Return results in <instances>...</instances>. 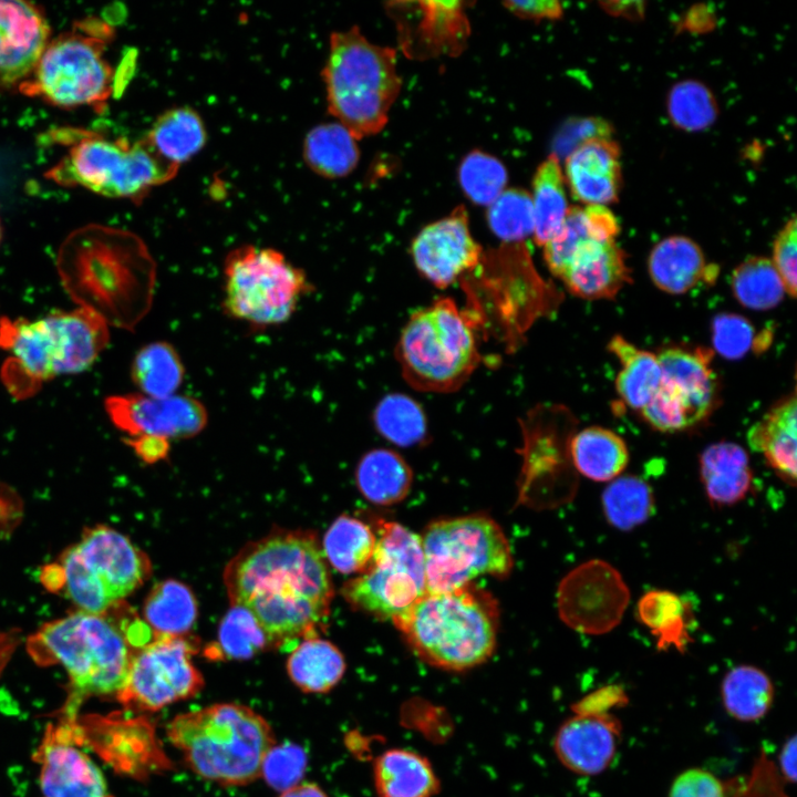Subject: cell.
I'll use <instances>...</instances> for the list:
<instances>
[{
    "mask_svg": "<svg viewBox=\"0 0 797 797\" xmlns=\"http://www.w3.org/2000/svg\"><path fill=\"white\" fill-rule=\"evenodd\" d=\"M230 605L248 609L271 648L292 650L317 635L327 619L334 590L317 536L276 529L248 542L224 570Z\"/></svg>",
    "mask_w": 797,
    "mask_h": 797,
    "instance_id": "1",
    "label": "cell"
},
{
    "mask_svg": "<svg viewBox=\"0 0 797 797\" xmlns=\"http://www.w3.org/2000/svg\"><path fill=\"white\" fill-rule=\"evenodd\" d=\"M68 294L108 325L133 331L149 312L157 265L136 234L89 224L68 235L56 256Z\"/></svg>",
    "mask_w": 797,
    "mask_h": 797,
    "instance_id": "2",
    "label": "cell"
},
{
    "mask_svg": "<svg viewBox=\"0 0 797 797\" xmlns=\"http://www.w3.org/2000/svg\"><path fill=\"white\" fill-rule=\"evenodd\" d=\"M154 638L148 625L124 601L103 612L77 611L45 623L28 641L41 665L61 664L70 680L65 705L77 707L90 696L116 694L135 653Z\"/></svg>",
    "mask_w": 797,
    "mask_h": 797,
    "instance_id": "3",
    "label": "cell"
},
{
    "mask_svg": "<svg viewBox=\"0 0 797 797\" xmlns=\"http://www.w3.org/2000/svg\"><path fill=\"white\" fill-rule=\"evenodd\" d=\"M498 623L494 597L468 584L447 592H426L394 625L423 662L463 672L493 655Z\"/></svg>",
    "mask_w": 797,
    "mask_h": 797,
    "instance_id": "4",
    "label": "cell"
},
{
    "mask_svg": "<svg viewBox=\"0 0 797 797\" xmlns=\"http://www.w3.org/2000/svg\"><path fill=\"white\" fill-rule=\"evenodd\" d=\"M167 736L195 774L221 785H246L260 777L262 760L276 744L268 722L237 703L178 714Z\"/></svg>",
    "mask_w": 797,
    "mask_h": 797,
    "instance_id": "5",
    "label": "cell"
},
{
    "mask_svg": "<svg viewBox=\"0 0 797 797\" xmlns=\"http://www.w3.org/2000/svg\"><path fill=\"white\" fill-rule=\"evenodd\" d=\"M322 77L329 112L356 139L383 130L402 86L396 51L371 43L358 27L331 34Z\"/></svg>",
    "mask_w": 797,
    "mask_h": 797,
    "instance_id": "6",
    "label": "cell"
},
{
    "mask_svg": "<svg viewBox=\"0 0 797 797\" xmlns=\"http://www.w3.org/2000/svg\"><path fill=\"white\" fill-rule=\"evenodd\" d=\"M54 135L55 142H63L68 149L44 176L63 187L77 186L105 197L139 203L178 169L161 158L145 137L131 142L72 127Z\"/></svg>",
    "mask_w": 797,
    "mask_h": 797,
    "instance_id": "7",
    "label": "cell"
},
{
    "mask_svg": "<svg viewBox=\"0 0 797 797\" xmlns=\"http://www.w3.org/2000/svg\"><path fill=\"white\" fill-rule=\"evenodd\" d=\"M114 30L87 17L51 39L31 74L17 89L53 106L101 112L115 91V70L106 58Z\"/></svg>",
    "mask_w": 797,
    "mask_h": 797,
    "instance_id": "8",
    "label": "cell"
},
{
    "mask_svg": "<svg viewBox=\"0 0 797 797\" xmlns=\"http://www.w3.org/2000/svg\"><path fill=\"white\" fill-rule=\"evenodd\" d=\"M147 555L107 526L85 530L56 563L44 567L43 584L64 591L81 611L100 613L123 601L151 576Z\"/></svg>",
    "mask_w": 797,
    "mask_h": 797,
    "instance_id": "9",
    "label": "cell"
},
{
    "mask_svg": "<svg viewBox=\"0 0 797 797\" xmlns=\"http://www.w3.org/2000/svg\"><path fill=\"white\" fill-rule=\"evenodd\" d=\"M395 354L404 379L414 389L456 391L479 364L475 320L453 299L439 298L411 314Z\"/></svg>",
    "mask_w": 797,
    "mask_h": 797,
    "instance_id": "10",
    "label": "cell"
},
{
    "mask_svg": "<svg viewBox=\"0 0 797 797\" xmlns=\"http://www.w3.org/2000/svg\"><path fill=\"white\" fill-rule=\"evenodd\" d=\"M221 288L224 314L256 332L288 322L313 290L306 271L281 251L248 244L226 255Z\"/></svg>",
    "mask_w": 797,
    "mask_h": 797,
    "instance_id": "11",
    "label": "cell"
},
{
    "mask_svg": "<svg viewBox=\"0 0 797 797\" xmlns=\"http://www.w3.org/2000/svg\"><path fill=\"white\" fill-rule=\"evenodd\" d=\"M420 537L428 593L463 588L483 575L504 578L514 567L505 532L486 515L435 520Z\"/></svg>",
    "mask_w": 797,
    "mask_h": 797,
    "instance_id": "12",
    "label": "cell"
},
{
    "mask_svg": "<svg viewBox=\"0 0 797 797\" xmlns=\"http://www.w3.org/2000/svg\"><path fill=\"white\" fill-rule=\"evenodd\" d=\"M425 593L421 537L394 521L379 524L371 565L341 588L352 609L393 624Z\"/></svg>",
    "mask_w": 797,
    "mask_h": 797,
    "instance_id": "13",
    "label": "cell"
},
{
    "mask_svg": "<svg viewBox=\"0 0 797 797\" xmlns=\"http://www.w3.org/2000/svg\"><path fill=\"white\" fill-rule=\"evenodd\" d=\"M662 379L641 410L649 425L673 433L706 418L716 406L717 381L711 368L713 351L702 346H666L658 354Z\"/></svg>",
    "mask_w": 797,
    "mask_h": 797,
    "instance_id": "14",
    "label": "cell"
},
{
    "mask_svg": "<svg viewBox=\"0 0 797 797\" xmlns=\"http://www.w3.org/2000/svg\"><path fill=\"white\" fill-rule=\"evenodd\" d=\"M197 649L187 636L153 638L135 653L116 698L126 708L153 712L197 695L204 687L192 660Z\"/></svg>",
    "mask_w": 797,
    "mask_h": 797,
    "instance_id": "15",
    "label": "cell"
},
{
    "mask_svg": "<svg viewBox=\"0 0 797 797\" xmlns=\"http://www.w3.org/2000/svg\"><path fill=\"white\" fill-rule=\"evenodd\" d=\"M630 600L621 573L601 559L588 560L572 569L559 583L558 613L569 628L600 635L622 620Z\"/></svg>",
    "mask_w": 797,
    "mask_h": 797,
    "instance_id": "16",
    "label": "cell"
},
{
    "mask_svg": "<svg viewBox=\"0 0 797 797\" xmlns=\"http://www.w3.org/2000/svg\"><path fill=\"white\" fill-rule=\"evenodd\" d=\"M105 411L125 438L151 436L170 442L190 438L208 424V411L195 396L174 394L152 397L141 393L116 394L105 398Z\"/></svg>",
    "mask_w": 797,
    "mask_h": 797,
    "instance_id": "17",
    "label": "cell"
},
{
    "mask_svg": "<svg viewBox=\"0 0 797 797\" xmlns=\"http://www.w3.org/2000/svg\"><path fill=\"white\" fill-rule=\"evenodd\" d=\"M33 758L42 797H112L101 769L76 743L69 714L48 725Z\"/></svg>",
    "mask_w": 797,
    "mask_h": 797,
    "instance_id": "18",
    "label": "cell"
},
{
    "mask_svg": "<svg viewBox=\"0 0 797 797\" xmlns=\"http://www.w3.org/2000/svg\"><path fill=\"white\" fill-rule=\"evenodd\" d=\"M411 256L420 275L441 289L474 270L483 249L470 232L465 207L425 226L412 241Z\"/></svg>",
    "mask_w": 797,
    "mask_h": 797,
    "instance_id": "19",
    "label": "cell"
},
{
    "mask_svg": "<svg viewBox=\"0 0 797 797\" xmlns=\"http://www.w3.org/2000/svg\"><path fill=\"white\" fill-rule=\"evenodd\" d=\"M0 349L11 353L1 368V379L15 398L32 396L56 376L53 341L44 318H1Z\"/></svg>",
    "mask_w": 797,
    "mask_h": 797,
    "instance_id": "20",
    "label": "cell"
},
{
    "mask_svg": "<svg viewBox=\"0 0 797 797\" xmlns=\"http://www.w3.org/2000/svg\"><path fill=\"white\" fill-rule=\"evenodd\" d=\"M621 723L609 712H575L553 737V751L569 770L582 776L603 773L613 762Z\"/></svg>",
    "mask_w": 797,
    "mask_h": 797,
    "instance_id": "21",
    "label": "cell"
},
{
    "mask_svg": "<svg viewBox=\"0 0 797 797\" xmlns=\"http://www.w3.org/2000/svg\"><path fill=\"white\" fill-rule=\"evenodd\" d=\"M50 34L48 19L37 4L0 0V86H18L31 74Z\"/></svg>",
    "mask_w": 797,
    "mask_h": 797,
    "instance_id": "22",
    "label": "cell"
},
{
    "mask_svg": "<svg viewBox=\"0 0 797 797\" xmlns=\"http://www.w3.org/2000/svg\"><path fill=\"white\" fill-rule=\"evenodd\" d=\"M76 743L99 753L115 768L134 774L145 772L147 758L158 755L149 725L118 716H84L72 720Z\"/></svg>",
    "mask_w": 797,
    "mask_h": 797,
    "instance_id": "23",
    "label": "cell"
},
{
    "mask_svg": "<svg viewBox=\"0 0 797 797\" xmlns=\"http://www.w3.org/2000/svg\"><path fill=\"white\" fill-rule=\"evenodd\" d=\"M563 175L573 198L586 206L617 201L621 186L619 145L611 137L583 143L566 157Z\"/></svg>",
    "mask_w": 797,
    "mask_h": 797,
    "instance_id": "24",
    "label": "cell"
},
{
    "mask_svg": "<svg viewBox=\"0 0 797 797\" xmlns=\"http://www.w3.org/2000/svg\"><path fill=\"white\" fill-rule=\"evenodd\" d=\"M44 320L53 341L56 375L87 370L108 343V324L91 310L53 311Z\"/></svg>",
    "mask_w": 797,
    "mask_h": 797,
    "instance_id": "25",
    "label": "cell"
},
{
    "mask_svg": "<svg viewBox=\"0 0 797 797\" xmlns=\"http://www.w3.org/2000/svg\"><path fill=\"white\" fill-rule=\"evenodd\" d=\"M559 279L579 298L612 299L631 282V270L615 239L591 241L577 251Z\"/></svg>",
    "mask_w": 797,
    "mask_h": 797,
    "instance_id": "26",
    "label": "cell"
},
{
    "mask_svg": "<svg viewBox=\"0 0 797 797\" xmlns=\"http://www.w3.org/2000/svg\"><path fill=\"white\" fill-rule=\"evenodd\" d=\"M407 9L417 17H408L416 27H401L402 45L406 54L415 58H428L441 53H458L468 35V22L463 2L425 1L406 3Z\"/></svg>",
    "mask_w": 797,
    "mask_h": 797,
    "instance_id": "27",
    "label": "cell"
},
{
    "mask_svg": "<svg viewBox=\"0 0 797 797\" xmlns=\"http://www.w3.org/2000/svg\"><path fill=\"white\" fill-rule=\"evenodd\" d=\"M648 271L662 291L682 294L701 281L713 282L717 267L708 266L700 246L684 236H671L659 241L648 259Z\"/></svg>",
    "mask_w": 797,
    "mask_h": 797,
    "instance_id": "28",
    "label": "cell"
},
{
    "mask_svg": "<svg viewBox=\"0 0 797 797\" xmlns=\"http://www.w3.org/2000/svg\"><path fill=\"white\" fill-rule=\"evenodd\" d=\"M796 394L778 401L747 434L748 444L790 486L796 485Z\"/></svg>",
    "mask_w": 797,
    "mask_h": 797,
    "instance_id": "29",
    "label": "cell"
},
{
    "mask_svg": "<svg viewBox=\"0 0 797 797\" xmlns=\"http://www.w3.org/2000/svg\"><path fill=\"white\" fill-rule=\"evenodd\" d=\"M619 222L607 206H570L560 231L544 245V258L560 278L577 251L591 241L613 240Z\"/></svg>",
    "mask_w": 797,
    "mask_h": 797,
    "instance_id": "30",
    "label": "cell"
},
{
    "mask_svg": "<svg viewBox=\"0 0 797 797\" xmlns=\"http://www.w3.org/2000/svg\"><path fill=\"white\" fill-rule=\"evenodd\" d=\"M373 782L379 797H434L441 789L431 762L407 748H390L373 763Z\"/></svg>",
    "mask_w": 797,
    "mask_h": 797,
    "instance_id": "31",
    "label": "cell"
},
{
    "mask_svg": "<svg viewBox=\"0 0 797 797\" xmlns=\"http://www.w3.org/2000/svg\"><path fill=\"white\" fill-rule=\"evenodd\" d=\"M700 475L708 499L718 506L742 500L753 479L747 453L732 442L714 443L703 451Z\"/></svg>",
    "mask_w": 797,
    "mask_h": 797,
    "instance_id": "32",
    "label": "cell"
},
{
    "mask_svg": "<svg viewBox=\"0 0 797 797\" xmlns=\"http://www.w3.org/2000/svg\"><path fill=\"white\" fill-rule=\"evenodd\" d=\"M345 660L330 641L312 635L292 648L287 659V673L292 683L306 693H325L343 677Z\"/></svg>",
    "mask_w": 797,
    "mask_h": 797,
    "instance_id": "33",
    "label": "cell"
},
{
    "mask_svg": "<svg viewBox=\"0 0 797 797\" xmlns=\"http://www.w3.org/2000/svg\"><path fill=\"white\" fill-rule=\"evenodd\" d=\"M638 620L656 638V648L684 652L694 621L691 602L669 590H651L636 605Z\"/></svg>",
    "mask_w": 797,
    "mask_h": 797,
    "instance_id": "34",
    "label": "cell"
},
{
    "mask_svg": "<svg viewBox=\"0 0 797 797\" xmlns=\"http://www.w3.org/2000/svg\"><path fill=\"white\" fill-rule=\"evenodd\" d=\"M569 454L575 469L594 482L613 480L629 463V451L623 438L600 426H589L573 435Z\"/></svg>",
    "mask_w": 797,
    "mask_h": 797,
    "instance_id": "35",
    "label": "cell"
},
{
    "mask_svg": "<svg viewBox=\"0 0 797 797\" xmlns=\"http://www.w3.org/2000/svg\"><path fill=\"white\" fill-rule=\"evenodd\" d=\"M413 474L396 452L375 448L365 453L356 465L355 482L371 503L390 506L403 500L412 485Z\"/></svg>",
    "mask_w": 797,
    "mask_h": 797,
    "instance_id": "36",
    "label": "cell"
},
{
    "mask_svg": "<svg viewBox=\"0 0 797 797\" xmlns=\"http://www.w3.org/2000/svg\"><path fill=\"white\" fill-rule=\"evenodd\" d=\"M198 615L192 589L174 579L156 583L145 599L143 617L154 638L186 636Z\"/></svg>",
    "mask_w": 797,
    "mask_h": 797,
    "instance_id": "37",
    "label": "cell"
},
{
    "mask_svg": "<svg viewBox=\"0 0 797 797\" xmlns=\"http://www.w3.org/2000/svg\"><path fill=\"white\" fill-rule=\"evenodd\" d=\"M608 348L621 363L615 389L625 405L641 411L660 387L662 372L656 354L641 350L621 335L613 337Z\"/></svg>",
    "mask_w": 797,
    "mask_h": 797,
    "instance_id": "38",
    "label": "cell"
},
{
    "mask_svg": "<svg viewBox=\"0 0 797 797\" xmlns=\"http://www.w3.org/2000/svg\"><path fill=\"white\" fill-rule=\"evenodd\" d=\"M531 204L534 240L544 246L560 231L570 209L560 159L553 154L539 165L534 175Z\"/></svg>",
    "mask_w": 797,
    "mask_h": 797,
    "instance_id": "39",
    "label": "cell"
},
{
    "mask_svg": "<svg viewBox=\"0 0 797 797\" xmlns=\"http://www.w3.org/2000/svg\"><path fill=\"white\" fill-rule=\"evenodd\" d=\"M186 369L177 349L168 341L149 342L137 350L131 364L132 382L138 393L166 397L178 393Z\"/></svg>",
    "mask_w": 797,
    "mask_h": 797,
    "instance_id": "40",
    "label": "cell"
},
{
    "mask_svg": "<svg viewBox=\"0 0 797 797\" xmlns=\"http://www.w3.org/2000/svg\"><path fill=\"white\" fill-rule=\"evenodd\" d=\"M376 534L361 519L339 516L323 536L321 549L329 566L351 575L364 572L372 562Z\"/></svg>",
    "mask_w": 797,
    "mask_h": 797,
    "instance_id": "41",
    "label": "cell"
},
{
    "mask_svg": "<svg viewBox=\"0 0 797 797\" xmlns=\"http://www.w3.org/2000/svg\"><path fill=\"white\" fill-rule=\"evenodd\" d=\"M145 139L161 158L179 167L203 148L206 131L195 111L175 107L155 121Z\"/></svg>",
    "mask_w": 797,
    "mask_h": 797,
    "instance_id": "42",
    "label": "cell"
},
{
    "mask_svg": "<svg viewBox=\"0 0 797 797\" xmlns=\"http://www.w3.org/2000/svg\"><path fill=\"white\" fill-rule=\"evenodd\" d=\"M770 677L754 665H737L722 680L721 697L726 713L739 722L763 718L774 702Z\"/></svg>",
    "mask_w": 797,
    "mask_h": 797,
    "instance_id": "43",
    "label": "cell"
},
{
    "mask_svg": "<svg viewBox=\"0 0 797 797\" xmlns=\"http://www.w3.org/2000/svg\"><path fill=\"white\" fill-rule=\"evenodd\" d=\"M303 157L317 174L338 178L356 166L360 152L356 138L340 123H324L312 128L303 143Z\"/></svg>",
    "mask_w": 797,
    "mask_h": 797,
    "instance_id": "44",
    "label": "cell"
},
{
    "mask_svg": "<svg viewBox=\"0 0 797 797\" xmlns=\"http://www.w3.org/2000/svg\"><path fill=\"white\" fill-rule=\"evenodd\" d=\"M270 646L256 617L244 607L231 605L220 621L217 641L207 648L206 655L213 660H247Z\"/></svg>",
    "mask_w": 797,
    "mask_h": 797,
    "instance_id": "45",
    "label": "cell"
},
{
    "mask_svg": "<svg viewBox=\"0 0 797 797\" xmlns=\"http://www.w3.org/2000/svg\"><path fill=\"white\" fill-rule=\"evenodd\" d=\"M372 420L380 435L401 447L423 443L427 435L423 407L403 393H391L381 398L373 411Z\"/></svg>",
    "mask_w": 797,
    "mask_h": 797,
    "instance_id": "46",
    "label": "cell"
},
{
    "mask_svg": "<svg viewBox=\"0 0 797 797\" xmlns=\"http://www.w3.org/2000/svg\"><path fill=\"white\" fill-rule=\"evenodd\" d=\"M602 509L611 526L620 530H631L645 522L653 514V491L649 484L638 476L617 477L602 493Z\"/></svg>",
    "mask_w": 797,
    "mask_h": 797,
    "instance_id": "47",
    "label": "cell"
},
{
    "mask_svg": "<svg viewBox=\"0 0 797 797\" xmlns=\"http://www.w3.org/2000/svg\"><path fill=\"white\" fill-rule=\"evenodd\" d=\"M732 288L737 301L752 310H769L786 293L783 280L770 259L748 257L732 275Z\"/></svg>",
    "mask_w": 797,
    "mask_h": 797,
    "instance_id": "48",
    "label": "cell"
},
{
    "mask_svg": "<svg viewBox=\"0 0 797 797\" xmlns=\"http://www.w3.org/2000/svg\"><path fill=\"white\" fill-rule=\"evenodd\" d=\"M666 110L672 123L687 132L703 131L717 117V103L713 93L695 80L681 81L671 89Z\"/></svg>",
    "mask_w": 797,
    "mask_h": 797,
    "instance_id": "49",
    "label": "cell"
},
{
    "mask_svg": "<svg viewBox=\"0 0 797 797\" xmlns=\"http://www.w3.org/2000/svg\"><path fill=\"white\" fill-rule=\"evenodd\" d=\"M487 222L505 244L521 242L534 232L530 194L521 188L505 189L488 206Z\"/></svg>",
    "mask_w": 797,
    "mask_h": 797,
    "instance_id": "50",
    "label": "cell"
},
{
    "mask_svg": "<svg viewBox=\"0 0 797 797\" xmlns=\"http://www.w3.org/2000/svg\"><path fill=\"white\" fill-rule=\"evenodd\" d=\"M458 179L470 201L489 206L505 190L508 175L498 158L482 151H473L463 158Z\"/></svg>",
    "mask_w": 797,
    "mask_h": 797,
    "instance_id": "51",
    "label": "cell"
},
{
    "mask_svg": "<svg viewBox=\"0 0 797 797\" xmlns=\"http://www.w3.org/2000/svg\"><path fill=\"white\" fill-rule=\"evenodd\" d=\"M307 764V753L301 746L294 743L273 744L262 760L260 777L268 786L282 793L301 783Z\"/></svg>",
    "mask_w": 797,
    "mask_h": 797,
    "instance_id": "52",
    "label": "cell"
},
{
    "mask_svg": "<svg viewBox=\"0 0 797 797\" xmlns=\"http://www.w3.org/2000/svg\"><path fill=\"white\" fill-rule=\"evenodd\" d=\"M756 339L753 324L742 315L721 313L712 322L713 346L726 359L743 358L753 349Z\"/></svg>",
    "mask_w": 797,
    "mask_h": 797,
    "instance_id": "53",
    "label": "cell"
},
{
    "mask_svg": "<svg viewBox=\"0 0 797 797\" xmlns=\"http://www.w3.org/2000/svg\"><path fill=\"white\" fill-rule=\"evenodd\" d=\"M612 135L610 123L600 117H581L568 121L553 141V155L567 157L583 143Z\"/></svg>",
    "mask_w": 797,
    "mask_h": 797,
    "instance_id": "54",
    "label": "cell"
},
{
    "mask_svg": "<svg viewBox=\"0 0 797 797\" xmlns=\"http://www.w3.org/2000/svg\"><path fill=\"white\" fill-rule=\"evenodd\" d=\"M770 260L783 280L786 293L794 298L797 290V221L795 217L789 219L776 236Z\"/></svg>",
    "mask_w": 797,
    "mask_h": 797,
    "instance_id": "55",
    "label": "cell"
},
{
    "mask_svg": "<svg viewBox=\"0 0 797 797\" xmlns=\"http://www.w3.org/2000/svg\"><path fill=\"white\" fill-rule=\"evenodd\" d=\"M669 797H726V789L713 773L689 768L673 779Z\"/></svg>",
    "mask_w": 797,
    "mask_h": 797,
    "instance_id": "56",
    "label": "cell"
},
{
    "mask_svg": "<svg viewBox=\"0 0 797 797\" xmlns=\"http://www.w3.org/2000/svg\"><path fill=\"white\" fill-rule=\"evenodd\" d=\"M503 4L515 15L522 19H559L562 15L561 3L555 0L505 1Z\"/></svg>",
    "mask_w": 797,
    "mask_h": 797,
    "instance_id": "57",
    "label": "cell"
},
{
    "mask_svg": "<svg viewBox=\"0 0 797 797\" xmlns=\"http://www.w3.org/2000/svg\"><path fill=\"white\" fill-rule=\"evenodd\" d=\"M124 441L146 463L165 459L169 452L170 442L157 437L138 436L125 438Z\"/></svg>",
    "mask_w": 797,
    "mask_h": 797,
    "instance_id": "58",
    "label": "cell"
},
{
    "mask_svg": "<svg viewBox=\"0 0 797 797\" xmlns=\"http://www.w3.org/2000/svg\"><path fill=\"white\" fill-rule=\"evenodd\" d=\"M779 770L784 779L789 783L796 780V736L788 738L778 756Z\"/></svg>",
    "mask_w": 797,
    "mask_h": 797,
    "instance_id": "59",
    "label": "cell"
},
{
    "mask_svg": "<svg viewBox=\"0 0 797 797\" xmlns=\"http://www.w3.org/2000/svg\"><path fill=\"white\" fill-rule=\"evenodd\" d=\"M279 797H329L328 794L314 783H300L282 793Z\"/></svg>",
    "mask_w": 797,
    "mask_h": 797,
    "instance_id": "60",
    "label": "cell"
},
{
    "mask_svg": "<svg viewBox=\"0 0 797 797\" xmlns=\"http://www.w3.org/2000/svg\"><path fill=\"white\" fill-rule=\"evenodd\" d=\"M1 239H2V225H1V219H0V242H1Z\"/></svg>",
    "mask_w": 797,
    "mask_h": 797,
    "instance_id": "61",
    "label": "cell"
}]
</instances>
